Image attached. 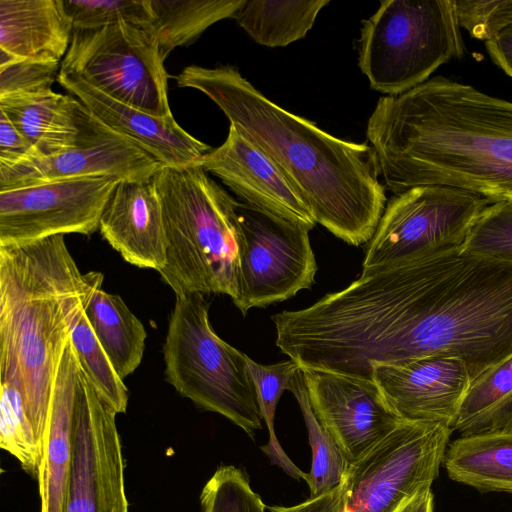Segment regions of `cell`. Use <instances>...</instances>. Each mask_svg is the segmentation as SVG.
I'll return each mask as SVG.
<instances>
[{"instance_id":"1","label":"cell","mask_w":512,"mask_h":512,"mask_svg":"<svg viewBox=\"0 0 512 512\" xmlns=\"http://www.w3.org/2000/svg\"><path fill=\"white\" fill-rule=\"evenodd\" d=\"M291 333L306 369L373 380L377 365L445 356L473 381L512 355V261L458 247L363 268L295 310Z\"/></svg>"},{"instance_id":"2","label":"cell","mask_w":512,"mask_h":512,"mask_svg":"<svg viewBox=\"0 0 512 512\" xmlns=\"http://www.w3.org/2000/svg\"><path fill=\"white\" fill-rule=\"evenodd\" d=\"M366 135L395 195L442 185L491 203L512 197V102L434 76L381 97Z\"/></svg>"},{"instance_id":"3","label":"cell","mask_w":512,"mask_h":512,"mask_svg":"<svg viewBox=\"0 0 512 512\" xmlns=\"http://www.w3.org/2000/svg\"><path fill=\"white\" fill-rule=\"evenodd\" d=\"M176 81L208 96L273 161L316 223L350 245L370 241L387 202L371 146L340 139L283 109L233 66L190 65Z\"/></svg>"},{"instance_id":"4","label":"cell","mask_w":512,"mask_h":512,"mask_svg":"<svg viewBox=\"0 0 512 512\" xmlns=\"http://www.w3.org/2000/svg\"><path fill=\"white\" fill-rule=\"evenodd\" d=\"M103 280L80 271L64 235L0 246V380L18 391L42 447L57 368Z\"/></svg>"},{"instance_id":"5","label":"cell","mask_w":512,"mask_h":512,"mask_svg":"<svg viewBox=\"0 0 512 512\" xmlns=\"http://www.w3.org/2000/svg\"><path fill=\"white\" fill-rule=\"evenodd\" d=\"M163 212L166 264L158 273L176 296L238 297L237 204L199 165L161 167L151 179Z\"/></svg>"},{"instance_id":"6","label":"cell","mask_w":512,"mask_h":512,"mask_svg":"<svg viewBox=\"0 0 512 512\" xmlns=\"http://www.w3.org/2000/svg\"><path fill=\"white\" fill-rule=\"evenodd\" d=\"M163 355L166 380L181 396L221 414L254 438L263 416L247 355L213 330L203 294L176 296Z\"/></svg>"},{"instance_id":"7","label":"cell","mask_w":512,"mask_h":512,"mask_svg":"<svg viewBox=\"0 0 512 512\" xmlns=\"http://www.w3.org/2000/svg\"><path fill=\"white\" fill-rule=\"evenodd\" d=\"M464 51L454 0H384L363 21L358 64L373 90L397 96Z\"/></svg>"},{"instance_id":"8","label":"cell","mask_w":512,"mask_h":512,"mask_svg":"<svg viewBox=\"0 0 512 512\" xmlns=\"http://www.w3.org/2000/svg\"><path fill=\"white\" fill-rule=\"evenodd\" d=\"M60 72L154 116H172L164 58L147 29L121 23L73 30Z\"/></svg>"},{"instance_id":"9","label":"cell","mask_w":512,"mask_h":512,"mask_svg":"<svg viewBox=\"0 0 512 512\" xmlns=\"http://www.w3.org/2000/svg\"><path fill=\"white\" fill-rule=\"evenodd\" d=\"M451 432L441 423L402 421L350 463L341 482V512H398L419 492L431 489Z\"/></svg>"},{"instance_id":"10","label":"cell","mask_w":512,"mask_h":512,"mask_svg":"<svg viewBox=\"0 0 512 512\" xmlns=\"http://www.w3.org/2000/svg\"><path fill=\"white\" fill-rule=\"evenodd\" d=\"M491 202L454 187L410 188L387 203L368 242L363 268L437 253L463 245Z\"/></svg>"},{"instance_id":"11","label":"cell","mask_w":512,"mask_h":512,"mask_svg":"<svg viewBox=\"0 0 512 512\" xmlns=\"http://www.w3.org/2000/svg\"><path fill=\"white\" fill-rule=\"evenodd\" d=\"M238 297L251 308L285 301L310 289L317 272L307 228L244 202L237 204Z\"/></svg>"},{"instance_id":"12","label":"cell","mask_w":512,"mask_h":512,"mask_svg":"<svg viewBox=\"0 0 512 512\" xmlns=\"http://www.w3.org/2000/svg\"><path fill=\"white\" fill-rule=\"evenodd\" d=\"M116 415L80 365L73 411L72 460L63 512H128Z\"/></svg>"},{"instance_id":"13","label":"cell","mask_w":512,"mask_h":512,"mask_svg":"<svg viewBox=\"0 0 512 512\" xmlns=\"http://www.w3.org/2000/svg\"><path fill=\"white\" fill-rule=\"evenodd\" d=\"M120 181L78 178L1 191L0 246L70 233L93 234Z\"/></svg>"},{"instance_id":"14","label":"cell","mask_w":512,"mask_h":512,"mask_svg":"<svg viewBox=\"0 0 512 512\" xmlns=\"http://www.w3.org/2000/svg\"><path fill=\"white\" fill-rule=\"evenodd\" d=\"M88 111V110H87ZM162 166L89 111L77 146L50 156L0 165V192L67 179L114 177L149 182Z\"/></svg>"},{"instance_id":"15","label":"cell","mask_w":512,"mask_h":512,"mask_svg":"<svg viewBox=\"0 0 512 512\" xmlns=\"http://www.w3.org/2000/svg\"><path fill=\"white\" fill-rule=\"evenodd\" d=\"M301 370L314 414L349 463L361 458L404 421L374 380Z\"/></svg>"},{"instance_id":"16","label":"cell","mask_w":512,"mask_h":512,"mask_svg":"<svg viewBox=\"0 0 512 512\" xmlns=\"http://www.w3.org/2000/svg\"><path fill=\"white\" fill-rule=\"evenodd\" d=\"M373 380L402 419L441 423L450 428L472 381L461 359L445 356L377 365Z\"/></svg>"},{"instance_id":"17","label":"cell","mask_w":512,"mask_h":512,"mask_svg":"<svg viewBox=\"0 0 512 512\" xmlns=\"http://www.w3.org/2000/svg\"><path fill=\"white\" fill-rule=\"evenodd\" d=\"M199 165L244 203L308 230L315 226L310 210L278 167L233 125L223 144L205 154Z\"/></svg>"},{"instance_id":"18","label":"cell","mask_w":512,"mask_h":512,"mask_svg":"<svg viewBox=\"0 0 512 512\" xmlns=\"http://www.w3.org/2000/svg\"><path fill=\"white\" fill-rule=\"evenodd\" d=\"M57 82L100 122L129 139L162 167L199 164L212 149L186 132L173 116L157 117L122 103L72 74L59 71Z\"/></svg>"},{"instance_id":"19","label":"cell","mask_w":512,"mask_h":512,"mask_svg":"<svg viewBox=\"0 0 512 512\" xmlns=\"http://www.w3.org/2000/svg\"><path fill=\"white\" fill-rule=\"evenodd\" d=\"M99 231L126 262L158 272L164 268L163 212L151 181H120L102 213Z\"/></svg>"},{"instance_id":"20","label":"cell","mask_w":512,"mask_h":512,"mask_svg":"<svg viewBox=\"0 0 512 512\" xmlns=\"http://www.w3.org/2000/svg\"><path fill=\"white\" fill-rule=\"evenodd\" d=\"M80 361L71 339L53 382L38 471L40 512H63L72 460L73 411Z\"/></svg>"},{"instance_id":"21","label":"cell","mask_w":512,"mask_h":512,"mask_svg":"<svg viewBox=\"0 0 512 512\" xmlns=\"http://www.w3.org/2000/svg\"><path fill=\"white\" fill-rule=\"evenodd\" d=\"M72 34L62 0H0V49L17 58L60 62Z\"/></svg>"},{"instance_id":"22","label":"cell","mask_w":512,"mask_h":512,"mask_svg":"<svg viewBox=\"0 0 512 512\" xmlns=\"http://www.w3.org/2000/svg\"><path fill=\"white\" fill-rule=\"evenodd\" d=\"M0 111L40 156H50L77 146L88 113L72 95L52 90L0 97Z\"/></svg>"},{"instance_id":"23","label":"cell","mask_w":512,"mask_h":512,"mask_svg":"<svg viewBox=\"0 0 512 512\" xmlns=\"http://www.w3.org/2000/svg\"><path fill=\"white\" fill-rule=\"evenodd\" d=\"M443 465L454 481L512 493V433L460 436L449 443Z\"/></svg>"},{"instance_id":"24","label":"cell","mask_w":512,"mask_h":512,"mask_svg":"<svg viewBox=\"0 0 512 512\" xmlns=\"http://www.w3.org/2000/svg\"><path fill=\"white\" fill-rule=\"evenodd\" d=\"M85 315L119 376L124 379L132 374L145 350L147 334L142 322L119 295L102 288L91 297Z\"/></svg>"},{"instance_id":"25","label":"cell","mask_w":512,"mask_h":512,"mask_svg":"<svg viewBox=\"0 0 512 512\" xmlns=\"http://www.w3.org/2000/svg\"><path fill=\"white\" fill-rule=\"evenodd\" d=\"M329 0H244L233 19L258 44L284 47L306 36Z\"/></svg>"},{"instance_id":"26","label":"cell","mask_w":512,"mask_h":512,"mask_svg":"<svg viewBox=\"0 0 512 512\" xmlns=\"http://www.w3.org/2000/svg\"><path fill=\"white\" fill-rule=\"evenodd\" d=\"M150 31L164 60L177 47L194 42L216 22L233 18L244 0H149Z\"/></svg>"},{"instance_id":"27","label":"cell","mask_w":512,"mask_h":512,"mask_svg":"<svg viewBox=\"0 0 512 512\" xmlns=\"http://www.w3.org/2000/svg\"><path fill=\"white\" fill-rule=\"evenodd\" d=\"M289 391L299 404L312 448V466L304 480L313 498L339 486L350 463L314 414L301 369L295 374Z\"/></svg>"},{"instance_id":"28","label":"cell","mask_w":512,"mask_h":512,"mask_svg":"<svg viewBox=\"0 0 512 512\" xmlns=\"http://www.w3.org/2000/svg\"><path fill=\"white\" fill-rule=\"evenodd\" d=\"M248 374L253 383L257 402L265 421L269 438L261 450L272 464L280 467L291 477L305 479L307 473L300 470L281 447L274 431V418L278 401L285 390H289L295 374L301 369L292 359L284 362L263 365L247 356Z\"/></svg>"},{"instance_id":"29","label":"cell","mask_w":512,"mask_h":512,"mask_svg":"<svg viewBox=\"0 0 512 512\" xmlns=\"http://www.w3.org/2000/svg\"><path fill=\"white\" fill-rule=\"evenodd\" d=\"M70 339L82 370L97 392L117 414L125 413L129 398L128 389L98 341L85 311L77 319Z\"/></svg>"},{"instance_id":"30","label":"cell","mask_w":512,"mask_h":512,"mask_svg":"<svg viewBox=\"0 0 512 512\" xmlns=\"http://www.w3.org/2000/svg\"><path fill=\"white\" fill-rule=\"evenodd\" d=\"M73 30H94L121 23L149 29L154 16L149 0H62Z\"/></svg>"},{"instance_id":"31","label":"cell","mask_w":512,"mask_h":512,"mask_svg":"<svg viewBox=\"0 0 512 512\" xmlns=\"http://www.w3.org/2000/svg\"><path fill=\"white\" fill-rule=\"evenodd\" d=\"M201 512H266L247 473L233 465L219 466L200 495Z\"/></svg>"},{"instance_id":"32","label":"cell","mask_w":512,"mask_h":512,"mask_svg":"<svg viewBox=\"0 0 512 512\" xmlns=\"http://www.w3.org/2000/svg\"><path fill=\"white\" fill-rule=\"evenodd\" d=\"M461 248L470 253L512 261V201L489 204Z\"/></svg>"},{"instance_id":"33","label":"cell","mask_w":512,"mask_h":512,"mask_svg":"<svg viewBox=\"0 0 512 512\" xmlns=\"http://www.w3.org/2000/svg\"><path fill=\"white\" fill-rule=\"evenodd\" d=\"M512 391V355L491 367L469 386L451 429L460 432Z\"/></svg>"},{"instance_id":"34","label":"cell","mask_w":512,"mask_h":512,"mask_svg":"<svg viewBox=\"0 0 512 512\" xmlns=\"http://www.w3.org/2000/svg\"><path fill=\"white\" fill-rule=\"evenodd\" d=\"M458 24L473 38L488 41L512 25V0H454Z\"/></svg>"},{"instance_id":"35","label":"cell","mask_w":512,"mask_h":512,"mask_svg":"<svg viewBox=\"0 0 512 512\" xmlns=\"http://www.w3.org/2000/svg\"><path fill=\"white\" fill-rule=\"evenodd\" d=\"M59 62L17 59L0 67V97L51 91Z\"/></svg>"},{"instance_id":"36","label":"cell","mask_w":512,"mask_h":512,"mask_svg":"<svg viewBox=\"0 0 512 512\" xmlns=\"http://www.w3.org/2000/svg\"><path fill=\"white\" fill-rule=\"evenodd\" d=\"M39 156L28 139L0 111V165H14Z\"/></svg>"},{"instance_id":"37","label":"cell","mask_w":512,"mask_h":512,"mask_svg":"<svg viewBox=\"0 0 512 512\" xmlns=\"http://www.w3.org/2000/svg\"><path fill=\"white\" fill-rule=\"evenodd\" d=\"M486 433H512V391L460 431L461 436Z\"/></svg>"},{"instance_id":"38","label":"cell","mask_w":512,"mask_h":512,"mask_svg":"<svg viewBox=\"0 0 512 512\" xmlns=\"http://www.w3.org/2000/svg\"><path fill=\"white\" fill-rule=\"evenodd\" d=\"M342 502V485L321 494L317 497L289 507L274 506L268 507L270 512H341Z\"/></svg>"},{"instance_id":"39","label":"cell","mask_w":512,"mask_h":512,"mask_svg":"<svg viewBox=\"0 0 512 512\" xmlns=\"http://www.w3.org/2000/svg\"><path fill=\"white\" fill-rule=\"evenodd\" d=\"M485 46L493 62L512 77V25L486 41Z\"/></svg>"},{"instance_id":"40","label":"cell","mask_w":512,"mask_h":512,"mask_svg":"<svg viewBox=\"0 0 512 512\" xmlns=\"http://www.w3.org/2000/svg\"><path fill=\"white\" fill-rule=\"evenodd\" d=\"M398 512H433V494L425 489L406 502Z\"/></svg>"},{"instance_id":"41","label":"cell","mask_w":512,"mask_h":512,"mask_svg":"<svg viewBox=\"0 0 512 512\" xmlns=\"http://www.w3.org/2000/svg\"><path fill=\"white\" fill-rule=\"evenodd\" d=\"M506 200H510V201H512V197H510V198H508V199H506Z\"/></svg>"}]
</instances>
